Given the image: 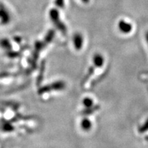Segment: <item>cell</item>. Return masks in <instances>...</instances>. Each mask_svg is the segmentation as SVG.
I'll list each match as a JSON object with an SVG mask.
<instances>
[{"mask_svg":"<svg viewBox=\"0 0 148 148\" xmlns=\"http://www.w3.org/2000/svg\"><path fill=\"white\" fill-rule=\"evenodd\" d=\"M49 17L53 23L56 26L59 30L61 31L63 34L66 33V27L64 24L62 23V21L60 19V14H59L58 10L57 9L52 8L51 9L49 12Z\"/></svg>","mask_w":148,"mask_h":148,"instance_id":"6da1fadb","label":"cell"},{"mask_svg":"<svg viewBox=\"0 0 148 148\" xmlns=\"http://www.w3.org/2000/svg\"><path fill=\"white\" fill-rule=\"evenodd\" d=\"M118 28L123 34H129L132 30V25L125 20L121 19L118 22Z\"/></svg>","mask_w":148,"mask_h":148,"instance_id":"7a4b0ae2","label":"cell"},{"mask_svg":"<svg viewBox=\"0 0 148 148\" xmlns=\"http://www.w3.org/2000/svg\"><path fill=\"white\" fill-rule=\"evenodd\" d=\"M73 45L76 50H80L83 47V43H84V37L80 33H75L73 37Z\"/></svg>","mask_w":148,"mask_h":148,"instance_id":"3957f363","label":"cell"},{"mask_svg":"<svg viewBox=\"0 0 148 148\" xmlns=\"http://www.w3.org/2000/svg\"><path fill=\"white\" fill-rule=\"evenodd\" d=\"M0 20L4 24L8 23L10 20V14H9L8 10L3 7L0 8Z\"/></svg>","mask_w":148,"mask_h":148,"instance_id":"277c9868","label":"cell"},{"mask_svg":"<svg viewBox=\"0 0 148 148\" xmlns=\"http://www.w3.org/2000/svg\"><path fill=\"white\" fill-rule=\"evenodd\" d=\"M104 62V60H103V56L101 54L99 53H96L93 57V63L95 64V66L97 67H101L102 66Z\"/></svg>","mask_w":148,"mask_h":148,"instance_id":"5b68a950","label":"cell"},{"mask_svg":"<svg viewBox=\"0 0 148 148\" xmlns=\"http://www.w3.org/2000/svg\"><path fill=\"white\" fill-rule=\"evenodd\" d=\"M80 125H81V127H82L84 130L87 131V130H89L91 128L92 123L90 121L89 119H84L82 120V121H81Z\"/></svg>","mask_w":148,"mask_h":148,"instance_id":"8992f818","label":"cell"},{"mask_svg":"<svg viewBox=\"0 0 148 148\" xmlns=\"http://www.w3.org/2000/svg\"><path fill=\"white\" fill-rule=\"evenodd\" d=\"M148 131V118L145 120L143 124H142L138 127V132L139 133H145Z\"/></svg>","mask_w":148,"mask_h":148,"instance_id":"52a82bcc","label":"cell"},{"mask_svg":"<svg viewBox=\"0 0 148 148\" xmlns=\"http://www.w3.org/2000/svg\"><path fill=\"white\" fill-rule=\"evenodd\" d=\"M83 103H84V106L86 108H90L92 106L93 104V101L89 97H86L84 98V99L83 100Z\"/></svg>","mask_w":148,"mask_h":148,"instance_id":"ba28073f","label":"cell"},{"mask_svg":"<svg viewBox=\"0 0 148 148\" xmlns=\"http://www.w3.org/2000/svg\"><path fill=\"white\" fill-rule=\"evenodd\" d=\"M55 4L59 8H64V0H55Z\"/></svg>","mask_w":148,"mask_h":148,"instance_id":"9c48e42d","label":"cell"},{"mask_svg":"<svg viewBox=\"0 0 148 148\" xmlns=\"http://www.w3.org/2000/svg\"><path fill=\"white\" fill-rule=\"evenodd\" d=\"M145 40H146V42H147V43L148 45V31L146 32V34H145Z\"/></svg>","mask_w":148,"mask_h":148,"instance_id":"30bf717a","label":"cell"},{"mask_svg":"<svg viewBox=\"0 0 148 148\" xmlns=\"http://www.w3.org/2000/svg\"><path fill=\"white\" fill-rule=\"evenodd\" d=\"M81 1L84 3H89L90 0H81Z\"/></svg>","mask_w":148,"mask_h":148,"instance_id":"8fae6325","label":"cell"}]
</instances>
